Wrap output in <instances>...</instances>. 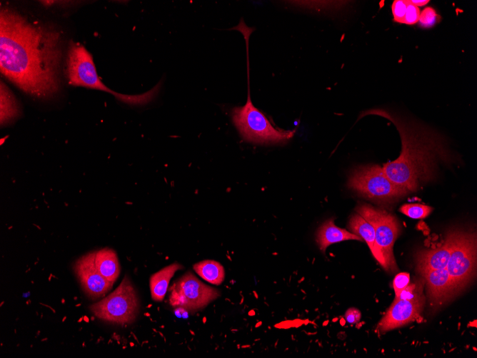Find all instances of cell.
I'll use <instances>...</instances> for the list:
<instances>
[{
	"instance_id": "3",
	"label": "cell",
	"mask_w": 477,
	"mask_h": 358,
	"mask_svg": "<svg viewBox=\"0 0 477 358\" xmlns=\"http://www.w3.org/2000/svg\"><path fill=\"white\" fill-rule=\"evenodd\" d=\"M253 29L243 26L239 31L243 35L246 46L248 94L246 103L231 111L233 123L246 141L253 144H283L288 141L296 130H283L273 126L268 118L252 103L249 86L248 41Z\"/></svg>"
},
{
	"instance_id": "15",
	"label": "cell",
	"mask_w": 477,
	"mask_h": 358,
	"mask_svg": "<svg viewBox=\"0 0 477 358\" xmlns=\"http://www.w3.org/2000/svg\"><path fill=\"white\" fill-rule=\"evenodd\" d=\"M346 240L363 241L359 236L337 227L333 218L326 220L316 233V242L323 253L329 245Z\"/></svg>"
},
{
	"instance_id": "2",
	"label": "cell",
	"mask_w": 477,
	"mask_h": 358,
	"mask_svg": "<svg viewBox=\"0 0 477 358\" xmlns=\"http://www.w3.org/2000/svg\"><path fill=\"white\" fill-rule=\"evenodd\" d=\"M368 114L388 119L398 131L401 154L396 160L384 164L382 169L387 177L406 194L433 181L440 165L456 161L457 156L446 139L434 129L383 108L365 111L359 118Z\"/></svg>"
},
{
	"instance_id": "30",
	"label": "cell",
	"mask_w": 477,
	"mask_h": 358,
	"mask_svg": "<svg viewBox=\"0 0 477 358\" xmlns=\"http://www.w3.org/2000/svg\"><path fill=\"white\" fill-rule=\"evenodd\" d=\"M203 322H204V323H205V322H206V318L205 317L203 319Z\"/></svg>"
},
{
	"instance_id": "4",
	"label": "cell",
	"mask_w": 477,
	"mask_h": 358,
	"mask_svg": "<svg viewBox=\"0 0 477 358\" xmlns=\"http://www.w3.org/2000/svg\"><path fill=\"white\" fill-rule=\"evenodd\" d=\"M66 71L70 84L106 91L131 105L149 103L160 89V84H158L147 92L137 95L123 94L110 89L100 80L91 54L84 46L73 42L69 47Z\"/></svg>"
},
{
	"instance_id": "17",
	"label": "cell",
	"mask_w": 477,
	"mask_h": 358,
	"mask_svg": "<svg viewBox=\"0 0 477 358\" xmlns=\"http://www.w3.org/2000/svg\"><path fill=\"white\" fill-rule=\"evenodd\" d=\"M182 269L184 267L181 264L174 262L151 275L149 285L154 301L161 302L164 299L171 279L178 270Z\"/></svg>"
},
{
	"instance_id": "28",
	"label": "cell",
	"mask_w": 477,
	"mask_h": 358,
	"mask_svg": "<svg viewBox=\"0 0 477 358\" xmlns=\"http://www.w3.org/2000/svg\"><path fill=\"white\" fill-rule=\"evenodd\" d=\"M411 2L413 3L415 6L419 7V6H423L426 4H427L429 1L427 0H411Z\"/></svg>"
},
{
	"instance_id": "27",
	"label": "cell",
	"mask_w": 477,
	"mask_h": 358,
	"mask_svg": "<svg viewBox=\"0 0 477 358\" xmlns=\"http://www.w3.org/2000/svg\"><path fill=\"white\" fill-rule=\"evenodd\" d=\"M189 310L182 307H176L174 309V314L176 317L179 318L187 319L189 316Z\"/></svg>"
},
{
	"instance_id": "11",
	"label": "cell",
	"mask_w": 477,
	"mask_h": 358,
	"mask_svg": "<svg viewBox=\"0 0 477 358\" xmlns=\"http://www.w3.org/2000/svg\"><path fill=\"white\" fill-rule=\"evenodd\" d=\"M424 302L423 294L414 299H395L378 323V329L381 332H385L414 321L420 316Z\"/></svg>"
},
{
	"instance_id": "24",
	"label": "cell",
	"mask_w": 477,
	"mask_h": 358,
	"mask_svg": "<svg viewBox=\"0 0 477 358\" xmlns=\"http://www.w3.org/2000/svg\"><path fill=\"white\" fill-rule=\"evenodd\" d=\"M392 13L395 21L403 24L406 11V0H395L392 4Z\"/></svg>"
},
{
	"instance_id": "14",
	"label": "cell",
	"mask_w": 477,
	"mask_h": 358,
	"mask_svg": "<svg viewBox=\"0 0 477 358\" xmlns=\"http://www.w3.org/2000/svg\"><path fill=\"white\" fill-rule=\"evenodd\" d=\"M348 229L352 233L359 236L367 243L374 258L386 270H387L386 263L383 254L376 242V235L373 227L362 216L357 213L351 217L348 222Z\"/></svg>"
},
{
	"instance_id": "16",
	"label": "cell",
	"mask_w": 477,
	"mask_h": 358,
	"mask_svg": "<svg viewBox=\"0 0 477 358\" xmlns=\"http://www.w3.org/2000/svg\"><path fill=\"white\" fill-rule=\"evenodd\" d=\"M94 252V264L98 272L108 281L114 283L121 270L116 252L107 247Z\"/></svg>"
},
{
	"instance_id": "6",
	"label": "cell",
	"mask_w": 477,
	"mask_h": 358,
	"mask_svg": "<svg viewBox=\"0 0 477 358\" xmlns=\"http://www.w3.org/2000/svg\"><path fill=\"white\" fill-rule=\"evenodd\" d=\"M94 315L106 322L126 324L134 322L139 301L134 287L127 275L109 296L90 307Z\"/></svg>"
},
{
	"instance_id": "25",
	"label": "cell",
	"mask_w": 477,
	"mask_h": 358,
	"mask_svg": "<svg viewBox=\"0 0 477 358\" xmlns=\"http://www.w3.org/2000/svg\"><path fill=\"white\" fill-rule=\"evenodd\" d=\"M410 284V275L406 272H401L398 274L393 282V287L396 293V295L401 291L403 289L406 287Z\"/></svg>"
},
{
	"instance_id": "8",
	"label": "cell",
	"mask_w": 477,
	"mask_h": 358,
	"mask_svg": "<svg viewBox=\"0 0 477 358\" xmlns=\"http://www.w3.org/2000/svg\"><path fill=\"white\" fill-rule=\"evenodd\" d=\"M356 211L373 227L376 242L383 254L387 271L397 270L393 247L399 234L400 226L396 217L383 209L366 204H359Z\"/></svg>"
},
{
	"instance_id": "5",
	"label": "cell",
	"mask_w": 477,
	"mask_h": 358,
	"mask_svg": "<svg viewBox=\"0 0 477 358\" xmlns=\"http://www.w3.org/2000/svg\"><path fill=\"white\" fill-rule=\"evenodd\" d=\"M359 195L378 204L387 205L406 193L391 182L377 164L359 166L352 170L347 184Z\"/></svg>"
},
{
	"instance_id": "20",
	"label": "cell",
	"mask_w": 477,
	"mask_h": 358,
	"mask_svg": "<svg viewBox=\"0 0 477 358\" xmlns=\"http://www.w3.org/2000/svg\"><path fill=\"white\" fill-rule=\"evenodd\" d=\"M433 209L432 207L423 204H405L400 207L399 211L410 218L422 219L428 217Z\"/></svg>"
},
{
	"instance_id": "26",
	"label": "cell",
	"mask_w": 477,
	"mask_h": 358,
	"mask_svg": "<svg viewBox=\"0 0 477 358\" xmlns=\"http://www.w3.org/2000/svg\"><path fill=\"white\" fill-rule=\"evenodd\" d=\"M361 312L356 308H350L345 313V319L350 324H355L361 319Z\"/></svg>"
},
{
	"instance_id": "19",
	"label": "cell",
	"mask_w": 477,
	"mask_h": 358,
	"mask_svg": "<svg viewBox=\"0 0 477 358\" xmlns=\"http://www.w3.org/2000/svg\"><path fill=\"white\" fill-rule=\"evenodd\" d=\"M19 114L20 109L16 99L8 87L1 82V124H9Z\"/></svg>"
},
{
	"instance_id": "18",
	"label": "cell",
	"mask_w": 477,
	"mask_h": 358,
	"mask_svg": "<svg viewBox=\"0 0 477 358\" xmlns=\"http://www.w3.org/2000/svg\"><path fill=\"white\" fill-rule=\"evenodd\" d=\"M193 269L202 279L213 284H221L225 277L224 267L214 260L201 261L195 264Z\"/></svg>"
},
{
	"instance_id": "13",
	"label": "cell",
	"mask_w": 477,
	"mask_h": 358,
	"mask_svg": "<svg viewBox=\"0 0 477 358\" xmlns=\"http://www.w3.org/2000/svg\"><path fill=\"white\" fill-rule=\"evenodd\" d=\"M451 231L436 248L421 249L416 254V269L419 273L446 268L451 251Z\"/></svg>"
},
{
	"instance_id": "21",
	"label": "cell",
	"mask_w": 477,
	"mask_h": 358,
	"mask_svg": "<svg viewBox=\"0 0 477 358\" xmlns=\"http://www.w3.org/2000/svg\"><path fill=\"white\" fill-rule=\"evenodd\" d=\"M409 284L396 295L397 299H414L422 295L423 283Z\"/></svg>"
},
{
	"instance_id": "1",
	"label": "cell",
	"mask_w": 477,
	"mask_h": 358,
	"mask_svg": "<svg viewBox=\"0 0 477 358\" xmlns=\"http://www.w3.org/2000/svg\"><path fill=\"white\" fill-rule=\"evenodd\" d=\"M61 44L60 33L51 26L1 10V72L26 93L46 98L58 91Z\"/></svg>"
},
{
	"instance_id": "23",
	"label": "cell",
	"mask_w": 477,
	"mask_h": 358,
	"mask_svg": "<svg viewBox=\"0 0 477 358\" xmlns=\"http://www.w3.org/2000/svg\"><path fill=\"white\" fill-rule=\"evenodd\" d=\"M420 9L415 6L411 1H406V11L404 16L403 24L412 25L418 21L420 16Z\"/></svg>"
},
{
	"instance_id": "9",
	"label": "cell",
	"mask_w": 477,
	"mask_h": 358,
	"mask_svg": "<svg viewBox=\"0 0 477 358\" xmlns=\"http://www.w3.org/2000/svg\"><path fill=\"white\" fill-rule=\"evenodd\" d=\"M220 296V292L197 279L191 272L185 273L171 288L169 302L195 311L206 307Z\"/></svg>"
},
{
	"instance_id": "12",
	"label": "cell",
	"mask_w": 477,
	"mask_h": 358,
	"mask_svg": "<svg viewBox=\"0 0 477 358\" xmlns=\"http://www.w3.org/2000/svg\"><path fill=\"white\" fill-rule=\"evenodd\" d=\"M427 285L431 307L438 308L449 301L457 291L446 267L421 273Z\"/></svg>"
},
{
	"instance_id": "10",
	"label": "cell",
	"mask_w": 477,
	"mask_h": 358,
	"mask_svg": "<svg viewBox=\"0 0 477 358\" xmlns=\"http://www.w3.org/2000/svg\"><path fill=\"white\" fill-rule=\"evenodd\" d=\"M74 272L85 293L90 297L99 298L105 295L114 283L105 279L94 264V252L80 257L74 264Z\"/></svg>"
},
{
	"instance_id": "29",
	"label": "cell",
	"mask_w": 477,
	"mask_h": 358,
	"mask_svg": "<svg viewBox=\"0 0 477 358\" xmlns=\"http://www.w3.org/2000/svg\"><path fill=\"white\" fill-rule=\"evenodd\" d=\"M190 332H191V334H193V335H194V334H194V332H192L191 330H190Z\"/></svg>"
},
{
	"instance_id": "22",
	"label": "cell",
	"mask_w": 477,
	"mask_h": 358,
	"mask_svg": "<svg viewBox=\"0 0 477 358\" xmlns=\"http://www.w3.org/2000/svg\"><path fill=\"white\" fill-rule=\"evenodd\" d=\"M439 19L440 16L433 8L426 7L420 13L418 21L423 27H431L435 25Z\"/></svg>"
},
{
	"instance_id": "7",
	"label": "cell",
	"mask_w": 477,
	"mask_h": 358,
	"mask_svg": "<svg viewBox=\"0 0 477 358\" xmlns=\"http://www.w3.org/2000/svg\"><path fill=\"white\" fill-rule=\"evenodd\" d=\"M450 257L446 266L457 292L465 288L473 277L476 259V237L473 232L451 231Z\"/></svg>"
}]
</instances>
